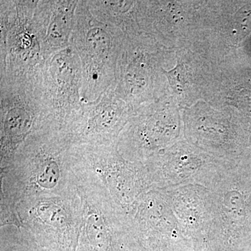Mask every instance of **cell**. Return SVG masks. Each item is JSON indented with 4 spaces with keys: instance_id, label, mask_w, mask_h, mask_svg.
Listing matches in <instances>:
<instances>
[{
    "instance_id": "8992f818",
    "label": "cell",
    "mask_w": 251,
    "mask_h": 251,
    "mask_svg": "<svg viewBox=\"0 0 251 251\" xmlns=\"http://www.w3.org/2000/svg\"><path fill=\"white\" fill-rule=\"evenodd\" d=\"M0 2L1 76L37 72L46 59L35 21L38 1Z\"/></svg>"
},
{
    "instance_id": "5b68a950",
    "label": "cell",
    "mask_w": 251,
    "mask_h": 251,
    "mask_svg": "<svg viewBox=\"0 0 251 251\" xmlns=\"http://www.w3.org/2000/svg\"><path fill=\"white\" fill-rule=\"evenodd\" d=\"M17 229L49 251H76L82 219L76 189L23 201L16 210Z\"/></svg>"
},
{
    "instance_id": "277c9868",
    "label": "cell",
    "mask_w": 251,
    "mask_h": 251,
    "mask_svg": "<svg viewBox=\"0 0 251 251\" xmlns=\"http://www.w3.org/2000/svg\"><path fill=\"white\" fill-rule=\"evenodd\" d=\"M82 205L76 251H133L128 221L122 207L93 175L73 165Z\"/></svg>"
},
{
    "instance_id": "8fae6325",
    "label": "cell",
    "mask_w": 251,
    "mask_h": 251,
    "mask_svg": "<svg viewBox=\"0 0 251 251\" xmlns=\"http://www.w3.org/2000/svg\"><path fill=\"white\" fill-rule=\"evenodd\" d=\"M162 70L168 77L172 88L177 93L182 92L185 85L187 83L186 69H185L184 64H178L175 69L170 72H166L164 69H162Z\"/></svg>"
},
{
    "instance_id": "7c38bea8",
    "label": "cell",
    "mask_w": 251,
    "mask_h": 251,
    "mask_svg": "<svg viewBox=\"0 0 251 251\" xmlns=\"http://www.w3.org/2000/svg\"><path fill=\"white\" fill-rule=\"evenodd\" d=\"M19 232V243L23 248V251H49L37 245L27 234L21 231Z\"/></svg>"
},
{
    "instance_id": "52a82bcc",
    "label": "cell",
    "mask_w": 251,
    "mask_h": 251,
    "mask_svg": "<svg viewBox=\"0 0 251 251\" xmlns=\"http://www.w3.org/2000/svg\"><path fill=\"white\" fill-rule=\"evenodd\" d=\"M83 75L72 46L51 54L43 67V87L54 128L65 130L82 106Z\"/></svg>"
},
{
    "instance_id": "9c48e42d",
    "label": "cell",
    "mask_w": 251,
    "mask_h": 251,
    "mask_svg": "<svg viewBox=\"0 0 251 251\" xmlns=\"http://www.w3.org/2000/svg\"><path fill=\"white\" fill-rule=\"evenodd\" d=\"M73 161L99 180L121 207L133 200L140 187L138 171L122 159L118 145H74Z\"/></svg>"
},
{
    "instance_id": "6da1fadb",
    "label": "cell",
    "mask_w": 251,
    "mask_h": 251,
    "mask_svg": "<svg viewBox=\"0 0 251 251\" xmlns=\"http://www.w3.org/2000/svg\"><path fill=\"white\" fill-rule=\"evenodd\" d=\"M74 147L72 138L64 130H39L18 148L6 166L0 168L1 227H18L16 210L20 202L76 189Z\"/></svg>"
},
{
    "instance_id": "3957f363",
    "label": "cell",
    "mask_w": 251,
    "mask_h": 251,
    "mask_svg": "<svg viewBox=\"0 0 251 251\" xmlns=\"http://www.w3.org/2000/svg\"><path fill=\"white\" fill-rule=\"evenodd\" d=\"M71 46L82 66L85 101L97 100L115 87L120 48L119 29L96 17L88 1L78 0Z\"/></svg>"
},
{
    "instance_id": "7a4b0ae2",
    "label": "cell",
    "mask_w": 251,
    "mask_h": 251,
    "mask_svg": "<svg viewBox=\"0 0 251 251\" xmlns=\"http://www.w3.org/2000/svg\"><path fill=\"white\" fill-rule=\"evenodd\" d=\"M0 86L1 168L29 136L39 130L54 128L44 97L43 67L29 75L1 76Z\"/></svg>"
},
{
    "instance_id": "30bf717a",
    "label": "cell",
    "mask_w": 251,
    "mask_h": 251,
    "mask_svg": "<svg viewBox=\"0 0 251 251\" xmlns=\"http://www.w3.org/2000/svg\"><path fill=\"white\" fill-rule=\"evenodd\" d=\"M77 4L78 0L38 1L35 21L46 59L71 46Z\"/></svg>"
},
{
    "instance_id": "ba28073f",
    "label": "cell",
    "mask_w": 251,
    "mask_h": 251,
    "mask_svg": "<svg viewBox=\"0 0 251 251\" xmlns=\"http://www.w3.org/2000/svg\"><path fill=\"white\" fill-rule=\"evenodd\" d=\"M125 108L115 87L93 101H85L64 131L75 145H118Z\"/></svg>"
}]
</instances>
